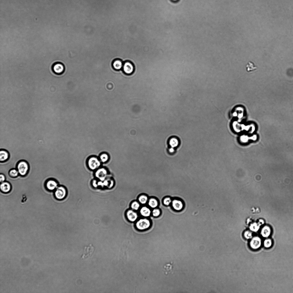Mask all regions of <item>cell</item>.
<instances>
[{"label":"cell","mask_w":293,"mask_h":293,"mask_svg":"<svg viewBox=\"0 0 293 293\" xmlns=\"http://www.w3.org/2000/svg\"><path fill=\"white\" fill-rule=\"evenodd\" d=\"M46 186L48 190L53 191L56 189L58 186L57 183L54 180H49L46 184Z\"/></svg>","instance_id":"cell-12"},{"label":"cell","mask_w":293,"mask_h":293,"mask_svg":"<svg viewBox=\"0 0 293 293\" xmlns=\"http://www.w3.org/2000/svg\"><path fill=\"white\" fill-rule=\"evenodd\" d=\"M109 171L105 167H100L95 171L94 175L96 178L100 181H104L108 177Z\"/></svg>","instance_id":"cell-3"},{"label":"cell","mask_w":293,"mask_h":293,"mask_svg":"<svg viewBox=\"0 0 293 293\" xmlns=\"http://www.w3.org/2000/svg\"><path fill=\"white\" fill-rule=\"evenodd\" d=\"M140 213L143 216L145 217H148L150 215L151 211L148 207H143L140 210Z\"/></svg>","instance_id":"cell-16"},{"label":"cell","mask_w":293,"mask_h":293,"mask_svg":"<svg viewBox=\"0 0 293 293\" xmlns=\"http://www.w3.org/2000/svg\"><path fill=\"white\" fill-rule=\"evenodd\" d=\"M151 223L149 220L146 219H141L137 222L136 224L137 228L140 231H144L150 227Z\"/></svg>","instance_id":"cell-4"},{"label":"cell","mask_w":293,"mask_h":293,"mask_svg":"<svg viewBox=\"0 0 293 293\" xmlns=\"http://www.w3.org/2000/svg\"><path fill=\"white\" fill-rule=\"evenodd\" d=\"M172 206L173 209L177 211H181L184 209V203L181 199H175L172 201Z\"/></svg>","instance_id":"cell-7"},{"label":"cell","mask_w":293,"mask_h":293,"mask_svg":"<svg viewBox=\"0 0 293 293\" xmlns=\"http://www.w3.org/2000/svg\"><path fill=\"white\" fill-rule=\"evenodd\" d=\"M259 226L256 224H253L251 225V227H250V229L254 232H256L258 231L259 229Z\"/></svg>","instance_id":"cell-29"},{"label":"cell","mask_w":293,"mask_h":293,"mask_svg":"<svg viewBox=\"0 0 293 293\" xmlns=\"http://www.w3.org/2000/svg\"><path fill=\"white\" fill-rule=\"evenodd\" d=\"M113 66L116 70H120L122 67L123 63L121 61L119 60H116L114 61L112 63Z\"/></svg>","instance_id":"cell-18"},{"label":"cell","mask_w":293,"mask_h":293,"mask_svg":"<svg viewBox=\"0 0 293 293\" xmlns=\"http://www.w3.org/2000/svg\"><path fill=\"white\" fill-rule=\"evenodd\" d=\"M67 194L66 189L63 186H58L55 191V197L58 200H62L65 199Z\"/></svg>","instance_id":"cell-5"},{"label":"cell","mask_w":293,"mask_h":293,"mask_svg":"<svg viewBox=\"0 0 293 293\" xmlns=\"http://www.w3.org/2000/svg\"><path fill=\"white\" fill-rule=\"evenodd\" d=\"M271 230L270 228L268 227L265 226L262 229L261 234L262 236L264 238H267L271 235Z\"/></svg>","instance_id":"cell-15"},{"label":"cell","mask_w":293,"mask_h":293,"mask_svg":"<svg viewBox=\"0 0 293 293\" xmlns=\"http://www.w3.org/2000/svg\"><path fill=\"white\" fill-rule=\"evenodd\" d=\"M126 216L128 219L132 222H135L138 217L137 213L132 210L128 211L126 213Z\"/></svg>","instance_id":"cell-10"},{"label":"cell","mask_w":293,"mask_h":293,"mask_svg":"<svg viewBox=\"0 0 293 293\" xmlns=\"http://www.w3.org/2000/svg\"><path fill=\"white\" fill-rule=\"evenodd\" d=\"M244 236L246 239H252V234L251 232L247 231L244 233Z\"/></svg>","instance_id":"cell-26"},{"label":"cell","mask_w":293,"mask_h":293,"mask_svg":"<svg viewBox=\"0 0 293 293\" xmlns=\"http://www.w3.org/2000/svg\"><path fill=\"white\" fill-rule=\"evenodd\" d=\"M87 163L88 168L91 170L94 171L101 167L102 163L99 157L93 156L88 158Z\"/></svg>","instance_id":"cell-1"},{"label":"cell","mask_w":293,"mask_h":293,"mask_svg":"<svg viewBox=\"0 0 293 293\" xmlns=\"http://www.w3.org/2000/svg\"><path fill=\"white\" fill-rule=\"evenodd\" d=\"M173 1H177V0H173Z\"/></svg>","instance_id":"cell-32"},{"label":"cell","mask_w":293,"mask_h":293,"mask_svg":"<svg viewBox=\"0 0 293 293\" xmlns=\"http://www.w3.org/2000/svg\"><path fill=\"white\" fill-rule=\"evenodd\" d=\"M262 244V240L259 237L256 236L252 238L250 243L251 248L253 249H257L261 247Z\"/></svg>","instance_id":"cell-8"},{"label":"cell","mask_w":293,"mask_h":293,"mask_svg":"<svg viewBox=\"0 0 293 293\" xmlns=\"http://www.w3.org/2000/svg\"><path fill=\"white\" fill-rule=\"evenodd\" d=\"M0 182L1 183L4 182L5 179V176L4 174L1 173L0 175Z\"/></svg>","instance_id":"cell-30"},{"label":"cell","mask_w":293,"mask_h":293,"mask_svg":"<svg viewBox=\"0 0 293 293\" xmlns=\"http://www.w3.org/2000/svg\"><path fill=\"white\" fill-rule=\"evenodd\" d=\"M247 71L248 72L251 71L255 69L256 68L253 63L249 62L246 66Z\"/></svg>","instance_id":"cell-24"},{"label":"cell","mask_w":293,"mask_h":293,"mask_svg":"<svg viewBox=\"0 0 293 293\" xmlns=\"http://www.w3.org/2000/svg\"><path fill=\"white\" fill-rule=\"evenodd\" d=\"M172 199L169 197L165 198L163 200V203L165 205L168 206L172 202Z\"/></svg>","instance_id":"cell-27"},{"label":"cell","mask_w":293,"mask_h":293,"mask_svg":"<svg viewBox=\"0 0 293 293\" xmlns=\"http://www.w3.org/2000/svg\"><path fill=\"white\" fill-rule=\"evenodd\" d=\"M272 242L270 239H265L264 242V245L265 248H269L272 245Z\"/></svg>","instance_id":"cell-22"},{"label":"cell","mask_w":293,"mask_h":293,"mask_svg":"<svg viewBox=\"0 0 293 293\" xmlns=\"http://www.w3.org/2000/svg\"><path fill=\"white\" fill-rule=\"evenodd\" d=\"M0 151V162H5L10 158V154L5 149H1Z\"/></svg>","instance_id":"cell-9"},{"label":"cell","mask_w":293,"mask_h":293,"mask_svg":"<svg viewBox=\"0 0 293 293\" xmlns=\"http://www.w3.org/2000/svg\"><path fill=\"white\" fill-rule=\"evenodd\" d=\"M93 247L91 245L88 247H85L84 248V253L82 256V258H85L88 257V256H90L94 250Z\"/></svg>","instance_id":"cell-14"},{"label":"cell","mask_w":293,"mask_h":293,"mask_svg":"<svg viewBox=\"0 0 293 293\" xmlns=\"http://www.w3.org/2000/svg\"><path fill=\"white\" fill-rule=\"evenodd\" d=\"M140 205L136 201H134L131 204V207L132 209L135 210H137L139 208Z\"/></svg>","instance_id":"cell-25"},{"label":"cell","mask_w":293,"mask_h":293,"mask_svg":"<svg viewBox=\"0 0 293 293\" xmlns=\"http://www.w3.org/2000/svg\"><path fill=\"white\" fill-rule=\"evenodd\" d=\"M99 158L102 163H105L109 161V156L108 153H103L100 155Z\"/></svg>","instance_id":"cell-17"},{"label":"cell","mask_w":293,"mask_h":293,"mask_svg":"<svg viewBox=\"0 0 293 293\" xmlns=\"http://www.w3.org/2000/svg\"><path fill=\"white\" fill-rule=\"evenodd\" d=\"M148 205L152 208H155L158 206V202L156 199L154 198H151L149 200Z\"/></svg>","instance_id":"cell-19"},{"label":"cell","mask_w":293,"mask_h":293,"mask_svg":"<svg viewBox=\"0 0 293 293\" xmlns=\"http://www.w3.org/2000/svg\"><path fill=\"white\" fill-rule=\"evenodd\" d=\"M169 144L172 148H174L178 145V141L176 139L173 138L170 140Z\"/></svg>","instance_id":"cell-21"},{"label":"cell","mask_w":293,"mask_h":293,"mask_svg":"<svg viewBox=\"0 0 293 293\" xmlns=\"http://www.w3.org/2000/svg\"><path fill=\"white\" fill-rule=\"evenodd\" d=\"M9 174L12 178H15L18 177L19 173L16 168H12L9 170Z\"/></svg>","instance_id":"cell-20"},{"label":"cell","mask_w":293,"mask_h":293,"mask_svg":"<svg viewBox=\"0 0 293 293\" xmlns=\"http://www.w3.org/2000/svg\"><path fill=\"white\" fill-rule=\"evenodd\" d=\"M169 152L170 153H173L174 152V149L172 147V148H171L169 149Z\"/></svg>","instance_id":"cell-31"},{"label":"cell","mask_w":293,"mask_h":293,"mask_svg":"<svg viewBox=\"0 0 293 293\" xmlns=\"http://www.w3.org/2000/svg\"><path fill=\"white\" fill-rule=\"evenodd\" d=\"M52 68L53 72L57 75L62 74L65 70V67L63 64L59 62L54 63Z\"/></svg>","instance_id":"cell-6"},{"label":"cell","mask_w":293,"mask_h":293,"mask_svg":"<svg viewBox=\"0 0 293 293\" xmlns=\"http://www.w3.org/2000/svg\"><path fill=\"white\" fill-rule=\"evenodd\" d=\"M123 71L127 74H130L134 71V67L132 64L129 62L125 63L123 66Z\"/></svg>","instance_id":"cell-11"},{"label":"cell","mask_w":293,"mask_h":293,"mask_svg":"<svg viewBox=\"0 0 293 293\" xmlns=\"http://www.w3.org/2000/svg\"><path fill=\"white\" fill-rule=\"evenodd\" d=\"M16 168L21 176H25L29 172L30 169L29 164L26 161L21 160L17 163Z\"/></svg>","instance_id":"cell-2"},{"label":"cell","mask_w":293,"mask_h":293,"mask_svg":"<svg viewBox=\"0 0 293 293\" xmlns=\"http://www.w3.org/2000/svg\"><path fill=\"white\" fill-rule=\"evenodd\" d=\"M152 213L153 215L154 216L157 217L160 215L161 212L159 210L155 209L153 211Z\"/></svg>","instance_id":"cell-28"},{"label":"cell","mask_w":293,"mask_h":293,"mask_svg":"<svg viewBox=\"0 0 293 293\" xmlns=\"http://www.w3.org/2000/svg\"><path fill=\"white\" fill-rule=\"evenodd\" d=\"M1 190L4 193H7L10 191L11 189V185L7 182H4L1 183Z\"/></svg>","instance_id":"cell-13"},{"label":"cell","mask_w":293,"mask_h":293,"mask_svg":"<svg viewBox=\"0 0 293 293\" xmlns=\"http://www.w3.org/2000/svg\"><path fill=\"white\" fill-rule=\"evenodd\" d=\"M148 200V198L145 195H142L138 198V200L140 203L142 204H145Z\"/></svg>","instance_id":"cell-23"}]
</instances>
